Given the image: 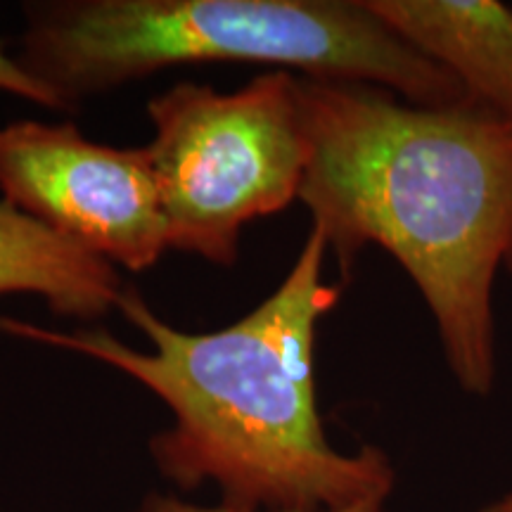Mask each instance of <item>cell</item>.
I'll use <instances>...</instances> for the list:
<instances>
[{
	"label": "cell",
	"mask_w": 512,
	"mask_h": 512,
	"mask_svg": "<svg viewBox=\"0 0 512 512\" xmlns=\"http://www.w3.org/2000/svg\"><path fill=\"white\" fill-rule=\"evenodd\" d=\"M309 164L299 202L342 275L368 245L399 261L465 394L496 384L494 285L512 249V121L482 102L427 107L299 76Z\"/></svg>",
	"instance_id": "cell-1"
},
{
	"label": "cell",
	"mask_w": 512,
	"mask_h": 512,
	"mask_svg": "<svg viewBox=\"0 0 512 512\" xmlns=\"http://www.w3.org/2000/svg\"><path fill=\"white\" fill-rule=\"evenodd\" d=\"M328 240L311 226L297 261L266 302L214 332H183L126 285L117 309L150 339L138 351L102 328L55 332L0 320L34 339L117 368L157 394L174 425L150 441L159 472L183 491L216 484L228 508L337 512L384 503L396 472L380 448L349 456L325 437L316 401V330L339 302L323 280Z\"/></svg>",
	"instance_id": "cell-2"
},
{
	"label": "cell",
	"mask_w": 512,
	"mask_h": 512,
	"mask_svg": "<svg viewBox=\"0 0 512 512\" xmlns=\"http://www.w3.org/2000/svg\"><path fill=\"white\" fill-rule=\"evenodd\" d=\"M17 62L62 110L178 64L249 62L358 81L415 105L467 100L368 0H50L24 5Z\"/></svg>",
	"instance_id": "cell-3"
},
{
	"label": "cell",
	"mask_w": 512,
	"mask_h": 512,
	"mask_svg": "<svg viewBox=\"0 0 512 512\" xmlns=\"http://www.w3.org/2000/svg\"><path fill=\"white\" fill-rule=\"evenodd\" d=\"M147 117L169 247L233 266L242 228L299 200L309 140L292 72L271 69L235 93L176 83L147 102Z\"/></svg>",
	"instance_id": "cell-4"
},
{
	"label": "cell",
	"mask_w": 512,
	"mask_h": 512,
	"mask_svg": "<svg viewBox=\"0 0 512 512\" xmlns=\"http://www.w3.org/2000/svg\"><path fill=\"white\" fill-rule=\"evenodd\" d=\"M3 200L128 271L169 249L159 185L145 147H110L74 124L15 121L0 128Z\"/></svg>",
	"instance_id": "cell-5"
},
{
	"label": "cell",
	"mask_w": 512,
	"mask_h": 512,
	"mask_svg": "<svg viewBox=\"0 0 512 512\" xmlns=\"http://www.w3.org/2000/svg\"><path fill=\"white\" fill-rule=\"evenodd\" d=\"M415 50L456 76L467 98L512 121V8L498 0H368Z\"/></svg>",
	"instance_id": "cell-6"
},
{
	"label": "cell",
	"mask_w": 512,
	"mask_h": 512,
	"mask_svg": "<svg viewBox=\"0 0 512 512\" xmlns=\"http://www.w3.org/2000/svg\"><path fill=\"white\" fill-rule=\"evenodd\" d=\"M124 290L117 266L0 200V297L36 294L55 316L95 320Z\"/></svg>",
	"instance_id": "cell-7"
},
{
	"label": "cell",
	"mask_w": 512,
	"mask_h": 512,
	"mask_svg": "<svg viewBox=\"0 0 512 512\" xmlns=\"http://www.w3.org/2000/svg\"><path fill=\"white\" fill-rule=\"evenodd\" d=\"M0 91L19 95V98L36 102V105L41 107H50V110H62L55 93H50L41 81H36L34 76L24 72L22 64L17 62V57H10L5 53L3 43H0Z\"/></svg>",
	"instance_id": "cell-8"
},
{
	"label": "cell",
	"mask_w": 512,
	"mask_h": 512,
	"mask_svg": "<svg viewBox=\"0 0 512 512\" xmlns=\"http://www.w3.org/2000/svg\"><path fill=\"white\" fill-rule=\"evenodd\" d=\"M384 503H361L354 505L349 510H337V512H382ZM136 512H247V510H235L228 505H219V508H204V505L185 503L176 496H159L152 494L147 496Z\"/></svg>",
	"instance_id": "cell-9"
},
{
	"label": "cell",
	"mask_w": 512,
	"mask_h": 512,
	"mask_svg": "<svg viewBox=\"0 0 512 512\" xmlns=\"http://www.w3.org/2000/svg\"><path fill=\"white\" fill-rule=\"evenodd\" d=\"M482 512H512V491L505 494L503 498H498L496 503H489Z\"/></svg>",
	"instance_id": "cell-10"
},
{
	"label": "cell",
	"mask_w": 512,
	"mask_h": 512,
	"mask_svg": "<svg viewBox=\"0 0 512 512\" xmlns=\"http://www.w3.org/2000/svg\"><path fill=\"white\" fill-rule=\"evenodd\" d=\"M505 271H508L510 275H512V249H510V254H508V259H505Z\"/></svg>",
	"instance_id": "cell-11"
}]
</instances>
